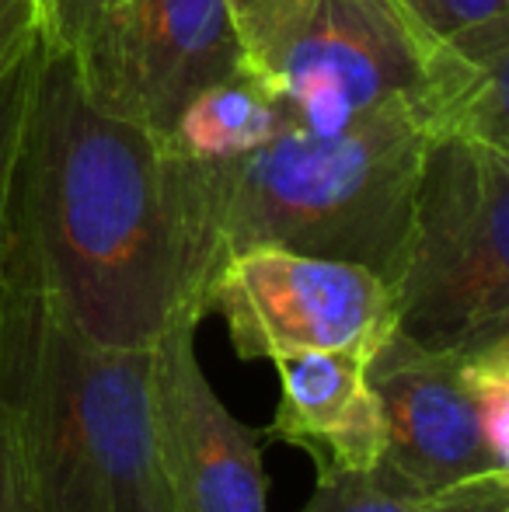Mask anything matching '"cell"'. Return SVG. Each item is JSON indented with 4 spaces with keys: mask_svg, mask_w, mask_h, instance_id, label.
I'll list each match as a JSON object with an SVG mask.
<instances>
[{
    "mask_svg": "<svg viewBox=\"0 0 509 512\" xmlns=\"http://www.w3.org/2000/svg\"><path fill=\"white\" fill-rule=\"evenodd\" d=\"M415 115L429 140L461 136L509 150V18L422 46Z\"/></svg>",
    "mask_w": 509,
    "mask_h": 512,
    "instance_id": "cell-11",
    "label": "cell"
},
{
    "mask_svg": "<svg viewBox=\"0 0 509 512\" xmlns=\"http://www.w3.org/2000/svg\"><path fill=\"white\" fill-rule=\"evenodd\" d=\"M14 199L49 300L91 342L150 349L175 317L210 314L224 251L203 168L95 102L42 35Z\"/></svg>",
    "mask_w": 509,
    "mask_h": 512,
    "instance_id": "cell-1",
    "label": "cell"
},
{
    "mask_svg": "<svg viewBox=\"0 0 509 512\" xmlns=\"http://www.w3.org/2000/svg\"><path fill=\"white\" fill-rule=\"evenodd\" d=\"M0 512H35L18 443H14V429L4 411H0Z\"/></svg>",
    "mask_w": 509,
    "mask_h": 512,
    "instance_id": "cell-21",
    "label": "cell"
},
{
    "mask_svg": "<svg viewBox=\"0 0 509 512\" xmlns=\"http://www.w3.org/2000/svg\"><path fill=\"white\" fill-rule=\"evenodd\" d=\"M314 7L318 0H227L248 67L258 77H265V70L283 53L286 42L304 28Z\"/></svg>",
    "mask_w": 509,
    "mask_h": 512,
    "instance_id": "cell-16",
    "label": "cell"
},
{
    "mask_svg": "<svg viewBox=\"0 0 509 512\" xmlns=\"http://www.w3.org/2000/svg\"><path fill=\"white\" fill-rule=\"evenodd\" d=\"M248 56L227 0H123L119 112L168 136L203 88L241 74Z\"/></svg>",
    "mask_w": 509,
    "mask_h": 512,
    "instance_id": "cell-9",
    "label": "cell"
},
{
    "mask_svg": "<svg viewBox=\"0 0 509 512\" xmlns=\"http://www.w3.org/2000/svg\"><path fill=\"white\" fill-rule=\"evenodd\" d=\"M422 46L391 0H318L262 81L290 126L339 133L391 105L415 112Z\"/></svg>",
    "mask_w": 509,
    "mask_h": 512,
    "instance_id": "cell-6",
    "label": "cell"
},
{
    "mask_svg": "<svg viewBox=\"0 0 509 512\" xmlns=\"http://www.w3.org/2000/svg\"><path fill=\"white\" fill-rule=\"evenodd\" d=\"M367 380L384 415V450L370 471L381 485L422 499L450 481L503 471L478 429L461 352L422 349L391 328L370 352Z\"/></svg>",
    "mask_w": 509,
    "mask_h": 512,
    "instance_id": "cell-8",
    "label": "cell"
},
{
    "mask_svg": "<svg viewBox=\"0 0 509 512\" xmlns=\"http://www.w3.org/2000/svg\"><path fill=\"white\" fill-rule=\"evenodd\" d=\"M46 46L74 60L91 98L119 112V14L123 0H32Z\"/></svg>",
    "mask_w": 509,
    "mask_h": 512,
    "instance_id": "cell-13",
    "label": "cell"
},
{
    "mask_svg": "<svg viewBox=\"0 0 509 512\" xmlns=\"http://www.w3.org/2000/svg\"><path fill=\"white\" fill-rule=\"evenodd\" d=\"M203 317L182 314L154 352V439L171 512H269V478L255 432L213 394L196 359Z\"/></svg>",
    "mask_w": 509,
    "mask_h": 512,
    "instance_id": "cell-7",
    "label": "cell"
},
{
    "mask_svg": "<svg viewBox=\"0 0 509 512\" xmlns=\"http://www.w3.org/2000/svg\"><path fill=\"white\" fill-rule=\"evenodd\" d=\"M429 136L408 105L339 133L286 122L269 143L224 164H199L220 251L286 248L335 258L394 283Z\"/></svg>",
    "mask_w": 509,
    "mask_h": 512,
    "instance_id": "cell-3",
    "label": "cell"
},
{
    "mask_svg": "<svg viewBox=\"0 0 509 512\" xmlns=\"http://www.w3.org/2000/svg\"><path fill=\"white\" fill-rule=\"evenodd\" d=\"M415 512H509V471H482L422 495Z\"/></svg>",
    "mask_w": 509,
    "mask_h": 512,
    "instance_id": "cell-19",
    "label": "cell"
},
{
    "mask_svg": "<svg viewBox=\"0 0 509 512\" xmlns=\"http://www.w3.org/2000/svg\"><path fill=\"white\" fill-rule=\"evenodd\" d=\"M39 39L32 0H0V74L28 53Z\"/></svg>",
    "mask_w": 509,
    "mask_h": 512,
    "instance_id": "cell-20",
    "label": "cell"
},
{
    "mask_svg": "<svg viewBox=\"0 0 509 512\" xmlns=\"http://www.w3.org/2000/svg\"><path fill=\"white\" fill-rule=\"evenodd\" d=\"M363 352H300L272 359L279 405L269 436L300 446L318 474L374 471L384 450V415Z\"/></svg>",
    "mask_w": 509,
    "mask_h": 512,
    "instance_id": "cell-10",
    "label": "cell"
},
{
    "mask_svg": "<svg viewBox=\"0 0 509 512\" xmlns=\"http://www.w3.org/2000/svg\"><path fill=\"white\" fill-rule=\"evenodd\" d=\"M0 411L35 512H171L154 439V352L98 345L63 317L18 199L0 276Z\"/></svg>",
    "mask_w": 509,
    "mask_h": 512,
    "instance_id": "cell-2",
    "label": "cell"
},
{
    "mask_svg": "<svg viewBox=\"0 0 509 512\" xmlns=\"http://www.w3.org/2000/svg\"><path fill=\"white\" fill-rule=\"evenodd\" d=\"M461 373L492 460L509 471V338L461 352Z\"/></svg>",
    "mask_w": 509,
    "mask_h": 512,
    "instance_id": "cell-14",
    "label": "cell"
},
{
    "mask_svg": "<svg viewBox=\"0 0 509 512\" xmlns=\"http://www.w3.org/2000/svg\"><path fill=\"white\" fill-rule=\"evenodd\" d=\"M391 293L394 331L422 349L509 338V150L429 140Z\"/></svg>",
    "mask_w": 509,
    "mask_h": 512,
    "instance_id": "cell-4",
    "label": "cell"
},
{
    "mask_svg": "<svg viewBox=\"0 0 509 512\" xmlns=\"http://www.w3.org/2000/svg\"><path fill=\"white\" fill-rule=\"evenodd\" d=\"M283 126L286 115L272 88L255 70H241V74L210 84L196 98H189L164 143L185 161L224 164L252 154Z\"/></svg>",
    "mask_w": 509,
    "mask_h": 512,
    "instance_id": "cell-12",
    "label": "cell"
},
{
    "mask_svg": "<svg viewBox=\"0 0 509 512\" xmlns=\"http://www.w3.org/2000/svg\"><path fill=\"white\" fill-rule=\"evenodd\" d=\"M35 63H39V39L21 60L0 74V276H4L7 234H11L14 175H18L21 143H25L28 102H32Z\"/></svg>",
    "mask_w": 509,
    "mask_h": 512,
    "instance_id": "cell-15",
    "label": "cell"
},
{
    "mask_svg": "<svg viewBox=\"0 0 509 512\" xmlns=\"http://www.w3.org/2000/svg\"><path fill=\"white\" fill-rule=\"evenodd\" d=\"M415 502L419 499L381 485L370 471H332L318 474L304 512H415Z\"/></svg>",
    "mask_w": 509,
    "mask_h": 512,
    "instance_id": "cell-17",
    "label": "cell"
},
{
    "mask_svg": "<svg viewBox=\"0 0 509 512\" xmlns=\"http://www.w3.org/2000/svg\"><path fill=\"white\" fill-rule=\"evenodd\" d=\"M241 359L300 352H370L394 328L391 283L335 258L245 248L220 262L206 297Z\"/></svg>",
    "mask_w": 509,
    "mask_h": 512,
    "instance_id": "cell-5",
    "label": "cell"
},
{
    "mask_svg": "<svg viewBox=\"0 0 509 512\" xmlns=\"http://www.w3.org/2000/svg\"><path fill=\"white\" fill-rule=\"evenodd\" d=\"M391 4L426 42L454 39L478 25L509 18V0H391Z\"/></svg>",
    "mask_w": 509,
    "mask_h": 512,
    "instance_id": "cell-18",
    "label": "cell"
}]
</instances>
